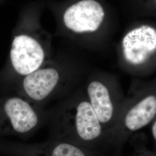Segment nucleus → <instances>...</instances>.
I'll use <instances>...</instances> for the list:
<instances>
[{
	"mask_svg": "<svg viewBox=\"0 0 156 156\" xmlns=\"http://www.w3.org/2000/svg\"><path fill=\"white\" fill-rule=\"evenodd\" d=\"M39 123L38 112L27 101L19 97L0 98V134L28 135Z\"/></svg>",
	"mask_w": 156,
	"mask_h": 156,
	"instance_id": "obj_1",
	"label": "nucleus"
},
{
	"mask_svg": "<svg viewBox=\"0 0 156 156\" xmlns=\"http://www.w3.org/2000/svg\"><path fill=\"white\" fill-rule=\"evenodd\" d=\"M2 151L14 156H103L71 143L49 140L37 144H7Z\"/></svg>",
	"mask_w": 156,
	"mask_h": 156,
	"instance_id": "obj_2",
	"label": "nucleus"
},
{
	"mask_svg": "<svg viewBox=\"0 0 156 156\" xmlns=\"http://www.w3.org/2000/svg\"><path fill=\"white\" fill-rule=\"evenodd\" d=\"M45 51L38 41L26 34L15 35L10 50V62L14 71L26 76L42 66Z\"/></svg>",
	"mask_w": 156,
	"mask_h": 156,
	"instance_id": "obj_3",
	"label": "nucleus"
},
{
	"mask_svg": "<svg viewBox=\"0 0 156 156\" xmlns=\"http://www.w3.org/2000/svg\"><path fill=\"white\" fill-rule=\"evenodd\" d=\"M104 16V8L98 2L83 0L67 8L63 20L67 28L75 33H91L100 28Z\"/></svg>",
	"mask_w": 156,
	"mask_h": 156,
	"instance_id": "obj_4",
	"label": "nucleus"
},
{
	"mask_svg": "<svg viewBox=\"0 0 156 156\" xmlns=\"http://www.w3.org/2000/svg\"><path fill=\"white\" fill-rule=\"evenodd\" d=\"M122 45L127 62L133 65L144 64L156 51V30L149 26L135 28L124 37Z\"/></svg>",
	"mask_w": 156,
	"mask_h": 156,
	"instance_id": "obj_5",
	"label": "nucleus"
},
{
	"mask_svg": "<svg viewBox=\"0 0 156 156\" xmlns=\"http://www.w3.org/2000/svg\"><path fill=\"white\" fill-rule=\"evenodd\" d=\"M156 115V98L151 95L130 107L126 112L123 118L124 131L121 135L119 145L122 149L128 138V134L136 131L149 124Z\"/></svg>",
	"mask_w": 156,
	"mask_h": 156,
	"instance_id": "obj_6",
	"label": "nucleus"
},
{
	"mask_svg": "<svg viewBox=\"0 0 156 156\" xmlns=\"http://www.w3.org/2000/svg\"><path fill=\"white\" fill-rule=\"evenodd\" d=\"M59 74L53 68H39L25 77L23 88L30 99L36 101L44 100L56 87Z\"/></svg>",
	"mask_w": 156,
	"mask_h": 156,
	"instance_id": "obj_7",
	"label": "nucleus"
},
{
	"mask_svg": "<svg viewBox=\"0 0 156 156\" xmlns=\"http://www.w3.org/2000/svg\"><path fill=\"white\" fill-rule=\"evenodd\" d=\"M90 104L102 125H107L114 119L115 106L106 86L98 81L90 83L87 88Z\"/></svg>",
	"mask_w": 156,
	"mask_h": 156,
	"instance_id": "obj_8",
	"label": "nucleus"
},
{
	"mask_svg": "<svg viewBox=\"0 0 156 156\" xmlns=\"http://www.w3.org/2000/svg\"><path fill=\"white\" fill-rule=\"evenodd\" d=\"M136 154L133 156H156L154 152L147 151L145 147H136Z\"/></svg>",
	"mask_w": 156,
	"mask_h": 156,
	"instance_id": "obj_9",
	"label": "nucleus"
},
{
	"mask_svg": "<svg viewBox=\"0 0 156 156\" xmlns=\"http://www.w3.org/2000/svg\"><path fill=\"white\" fill-rule=\"evenodd\" d=\"M151 135L152 137L154 140V142L156 143V122L154 121L151 127Z\"/></svg>",
	"mask_w": 156,
	"mask_h": 156,
	"instance_id": "obj_10",
	"label": "nucleus"
}]
</instances>
